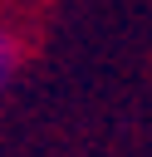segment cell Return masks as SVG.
<instances>
[{"label":"cell","instance_id":"6da1fadb","mask_svg":"<svg viewBox=\"0 0 152 157\" xmlns=\"http://www.w3.org/2000/svg\"><path fill=\"white\" fill-rule=\"evenodd\" d=\"M15 64H20V39L0 25V88L10 83V74H15Z\"/></svg>","mask_w":152,"mask_h":157}]
</instances>
